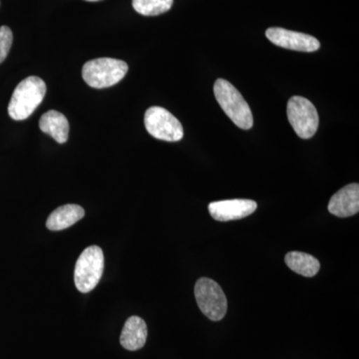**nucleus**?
<instances>
[{
	"label": "nucleus",
	"instance_id": "2eb2a0df",
	"mask_svg": "<svg viewBox=\"0 0 359 359\" xmlns=\"http://www.w3.org/2000/svg\"><path fill=\"white\" fill-rule=\"evenodd\" d=\"M174 0H132L137 13L144 16H157L169 11Z\"/></svg>",
	"mask_w": 359,
	"mask_h": 359
},
{
	"label": "nucleus",
	"instance_id": "7ed1b4c3",
	"mask_svg": "<svg viewBox=\"0 0 359 359\" xmlns=\"http://www.w3.org/2000/svg\"><path fill=\"white\" fill-rule=\"evenodd\" d=\"M128 69L127 63L119 59L97 58L85 63L82 77L92 88H108L119 83Z\"/></svg>",
	"mask_w": 359,
	"mask_h": 359
},
{
	"label": "nucleus",
	"instance_id": "9d476101",
	"mask_svg": "<svg viewBox=\"0 0 359 359\" xmlns=\"http://www.w3.org/2000/svg\"><path fill=\"white\" fill-rule=\"evenodd\" d=\"M328 211L339 218L354 216L359 211V185L349 184L340 189L328 203Z\"/></svg>",
	"mask_w": 359,
	"mask_h": 359
},
{
	"label": "nucleus",
	"instance_id": "f257e3e1",
	"mask_svg": "<svg viewBox=\"0 0 359 359\" xmlns=\"http://www.w3.org/2000/svg\"><path fill=\"white\" fill-rule=\"evenodd\" d=\"M46 84L41 78L29 76L14 89L8 105V114L15 121L27 119L43 101Z\"/></svg>",
	"mask_w": 359,
	"mask_h": 359
},
{
	"label": "nucleus",
	"instance_id": "20e7f679",
	"mask_svg": "<svg viewBox=\"0 0 359 359\" xmlns=\"http://www.w3.org/2000/svg\"><path fill=\"white\" fill-rule=\"evenodd\" d=\"M104 271L103 250L98 245L86 248L78 257L74 282L79 292L87 294L95 289Z\"/></svg>",
	"mask_w": 359,
	"mask_h": 359
},
{
	"label": "nucleus",
	"instance_id": "f03ea898",
	"mask_svg": "<svg viewBox=\"0 0 359 359\" xmlns=\"http://www.w3.org/2000/svg\"><path fill=\"white\" fill-rule=\"evenodd\" d=\"M214 94L224 112L238 128L249 130L254 125L252 110L238 90L224 79L215 82Z\"/></svg>",
	"mask_w": 359,
	"mask_h": 359
},
{
	"label": "nucleus",
	"instance_id": "ddd939ff",
	"mask_svg": "<svg viewBox=\"0 0 359 359\" xmlns=\"http://www.w3.org/2000/svg\"><path fill=\"white\" fill-rule=\"evenodd\" d=\"M84 215L83 208L80 205L74 204L61 205L54 210L47 219V229L50 231L65 230L83 219Z\"/></svg>",
	"mask_w": 359,
	"mask_h": 359
},
{
	"label": "nucleus",
	"instance_id": "39448f33",
	"mask_svg": "<svg viewBox=\"0 0 359 359\" xmlns=\"http://www.w3.org/2000/svg\"><path fill=\"white\" fill-rule=\"evenodd\" d=\"M195 297L198 306L212 321L223 320L228 309V301L219 283L208 278L196 283Z\"/></svg>",
	"mask_w": 359,
	"mask_h": 359
},
{
	"label": "nucleus",
	"instance_id": "0eeeda50",
	"mask_svg": "<svg viewBox=\"0 0 359 359\" xmlns=\"http://www.w3.org/2000/svg\"><path fill=\"white\" fill-rule=\"evenodd\" d=\"M145 127L148 133L159 140L178 142L184 136L181 122L169 111L162 107L149 108L145 113Z\"/></svg>",
	"mask_w": 359,
	"mask_h": 359
},
{
	"label": "nucleus",
	"instance_id": "423d86ee",
	"mask_svg": "<svg viewBox=\"0 0 359 359\" xmlns=\"http://www.w3.org/2000/svg\"><path fill=\"white\" fill-rule=\"evenodd\" d=\"M287 118L295 133L302 139H309L318 128V111L313 104L302 96H294L287 103Z\"/></svg>",
	"mask_w": 359,
	"mask_h": 359
},
{
	"label": "nucleus",
	"instance_id": "dca6fc26",
	"mask_svg": "<svg viewBox=\"0 0 359 359\" xmlns=\"http://www.w3.org/2000/svg\"><path fill=\"white\" fill-rule=\"evenodd\" d=\"M13 34L8 26L0 27V65L6 60L11 45H13Z\"/></svg>",
	"mask_w": 359,
	"mask_h": 359
},
{
	"label": "nucleus",
	"instance_id": "1a4fd4ad",
	"mask_svg": "<svg viewBox=\"0 0 359 359\" xmlns=\"http://www.w3.org/2000/svg\"><path fill=\"white\" fill-rule=\"evenodd\" d=\"M257 208V203L252 200H226L211 203L209 212L216 221L229 222L247 218Z\"/></svg>",
	"mask_w": 359,
	"mask_h": 359
},
{
	"label": "nucleus",
	"instance_id": "4468645a",
	"mask_svg": "<svg viewBox=\"0 0 359 359\" xmlns=\"http://www.w3.org/2000/svg\"><path fill=\"white\" fill-rule=\"evenodd\" d=\"M285 264L292 271L306 278L318 275L320 264L318 259L311 255L302 252H290L285 255Z\"/></svg>",
	"mask_w": 359,
	"mask_h": 359
},
{
	"label": "nucleus",
	"instance_id": "f8f14e48",
	"mask_svg": "<svg viewBox=\"0 0 359 359\" xmlns=\"http://www.w3.org/2000/svg\"><path fill=\"white\" fill-rule=\"evenodd\" d=\"M39 128L59 144H65L68 140L69 123L67 118L58 111L50 110L42 115Z\"/></svg>",
	"mask_w": 359,
	"mask_h": 359
},
{
	"label": "nucleus",
	"instance_id": "f3484780",
	"mask_svg": "<svg viewBox=\"0 0 359 359\" xmlns=\"http://www.w3.org/2000/svg\"><path fill=\"white\" fill-rule=\"evenodd\" d=\"M87 1H99V0H87Z\"/></svg>",
	"mask_w": 359,
	"mask_h": 359
},
{
	"label": "nucleus",
	"instance_id": "9b49d317",
	"mask_svg": "<svg viewBox=\"0 0 359 359\" xmlns=\"http://www.w3.org/2000/svg\"><path fill=\"white\" fill-rule=\"evenodd\" d=\"M147 337L148 330L145 321L139 316H131L123 327L120 344L127 351H138L145 346Z\"/></svg>",
	"mask_w": 359,
	"mask_h": 359
},
{
	"label": "nucleus",
	"instance_id": "6e6552de",
	"mask_svg": "<svg viewBox=\"0 0 359 359\" xmlns=\"http://www.w3.org/2000/svg\"><path fill=\"white\" fill-rule=\"evenodd\" d=\"M269 41L276 46L290 50L301 52H314L320 47V41L311 35L292 32L285 28L271 27L266 32Z\"/></svg>",
	"mask_w": 359,
	"mask_h": 359
}]
</instances>
